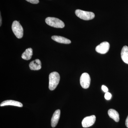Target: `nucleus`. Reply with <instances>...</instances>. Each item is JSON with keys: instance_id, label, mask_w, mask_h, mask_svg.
I'll list each match as a JSON object with an SVG mask.
<instances>
[{"instance_id": "obj_1", "label": "nucleus", "mask_w": 128, "mask_h": 128, "mask_svg": "<svg viewBox=\"0 0 128 128\" xmlns=\"http://www.w3.org/2000/svg\"><path fill=\"white\" fill-rule=\"evenodd\" d=\"M59 74L56 72L50 73L49 76V88L50 90H54L58 84L60 80Z\"/></svg>"}, {"instance_id": "obj_2", "label": "nucleus", "mask_w": 128, "mask_h": 128, "mask_svg": "<svg viewBox=\"0 0 128 128\" xmlns=\"http://www.w3.org/2000/svg\"><path fill=\"white\" fill-rule=\"evenodd\" d=\"M45 22L48 25L54 28H63L65 26L64 22L56 18H47L45 19Z\"/></svg>"}, {"instance_id": "obj_3", "label": "nucleus", "mask_w": 128, "mask_h": 128, "mask_svg": "<svg viewBox=\"0 0 128 128\" xmlns=\"http://www.w3.org/2000/svg\"><path fill=\"white\" fill-rule=\"evenodd\" d=\"M75 14L78 18L85 20H92L95 17V14L93 12L85 11L80 9L76 10Z\"/></svg>"}, {"instance_id": "obj_4", "label": "nucleus", "mask_w": 128, "mask_h": 128, "mask_svg": "<svg viewBox=\"0 0 128 128\" xmlns=\"http://www.w3.org/2000/svg\"><path fill=\"white\" fill-rule=\"evenodd\" d=\"M12 30L16 37L21 38L23 36V29L22 25L17 21H14L12 25Z\"/></svg>"}, {"instance_id": "obj_5", "label": "nucleus", "mask_w": 128, "mask_h": 128, "mask_svg": "<svg viewBox=\"0 0 128 128\" xmlns=\"http://www.w3.org/2000/svg\"><path fill=\"white\" fill-rule=\"evenodd\" d=\"M90 78L88 73H82L80 77V84L82 87L84 89H87L90 84Z\"/></svg>"}, {"instance_id": "obj_6", "label": "nucleus", "mask_w": 128, "mask_h": 128, "mask_svg": "<svg viewBox=\"0 0 128 128\" xmlns=\"http://www.w3.org/2000/svg\"><path fill=\"white\" fill-rule=\"evenodd\" d=\"M110 47L109 43L107 42H104L96 47V50L97 52L104 54L108 52Z\"/></svg>"}, {"instance_id": "obj_7", "label": "nucleus", "mask_w": 128, "mask_h": 128, "mask_svg": "<svg viewBox=\"0 0 128 128\" xmlns=\"http://www.w3.org/2000/svg\"><path fill=\"white\" fill-rule=\"evenodd\" d=\"M96 118V116L94 115L86 117L82 120V127L86 128L92 126L95 123Z\"/></svg>"}, {"instance_id": "obj_8", "label": "nucleus", "mask_w": 128, "mask_h": 128, "mask_svg": "<svg viewBox=\"0 0 128 128\" xmlns=\"http://www.w3.org/2000/svg\"><path fill=\"white\" fill-rule=\"evenodd\" d=\"M60 110H57L53 114L51 120V125L52 128H54L57 125L60 116Z\"/></svg>"}, {"instance_id": "obj_9", "label": "nucleus", "mask_w": 128, "mask_h": 128, "mask_svg": "<svg viewBox=\"0 0 128 128\" xmlns=\"http://www.w3.org/2000/svg\"><path fill=\"white\" fill-rule=\"evenodd\" d=\"M8 105L16 106L19 107H22L23 106V105L21 102L18 101L12 100H7L4 101L0 104V106H8Z\"/></svg>"}, {"instance_id": "obj_10", "label": "nucleus", "mask_w": 128, "mask_h": 128, "mask_svg": "<svg viewBox=\"0 0 128 128\" xmlns=\"http://www.w3.org/2000/svg\"><path fill=\"white\" fill-rule=\"evenodd\" d=\"M30 70H38L41 68V62L40 60L36 59L30 62L29 64Z\"/></svg>"}, {"instance_id": "obj_11", "label": "nucleus", "mask_w": 128, "mask_h": 128, "mask_svg": "<svg viewBox=\"0 0 128 128\" xmlns=\"http://www.w3.org/2000/svg\"><path fill=\"white\" fill-rule=\"evenodd\" d=\"M51 38L53 40L60 43L68 44L71 43V41L70 40L60 36H53Z\"/></svg>"}, {"instance_id": "obj_12", "label": "nucleus", "mask_w": 128, "mask_h": 128, "mask_svg": "<svg viewBox=\"0 0 128 128\" xmlns=\"http://www.w3.org/2000/svg\"><path fill=\"white\" fill-rule=\"evenodd\" d=\"M108 114L110 118L116 122L119 121V114L116 110L113 109H110L108 110Z\"/></svg>"}, {"instance_id": "obj_13", "label": "nucleus", "mask_w": 128, "mask_h": 128, "mask_svg": "<svg viewBox=\"0 0 128 128\" xmlns=\"http://www.w3.org/2000/svg\"><path fill=\"white\" fill-rule=\"evenodd\" d=\"M121 57L123 61L126 64H128V47L124 46L121 52Z\"/></svg>"}, {"instance_id": "obj_14", "label": "nucleus", "mask_w": 128, "mask_h": 128, "mask_svg": "<svg viewBox=\"0 0 128 128\" xmlns=\"http://www.w3.org/2000/svg\"><path fill=\"white\" fill-rule=\"evenodd\" d=\"M33 55V50L31 48H28L22 54V57L23 59L28 60L31 59Z\"/></svg>"}, {"instance_id": "obj_15", "label": "nucleus", "mask_w": 128, "mask_h": 128, "mask_svg": "<svg viewBox=\"0 0 128 128\" xmlns=\"http://www.w3.org/2000/svg\"><path fill=\"white\" fill-rule=\"evenodd\" d=\"M112 94L111 93H110L109 92H107L105 93V98L106 100H109L111 99V98H112Z\"/></svg>"}, {"instance_id": "obj_16", "label": "nucleus", "mask_w": 128, "mask_h": 128, "mask_svg": "<svg viewBox=\"0 0 128 128\" xmlns=\"http://www.w3.org/2000/svg\"><path fill=\"white\" fill-rule=\"evenodd\" d=\"M28 2L33 4H37L39 3V0H26Z\"/></svg>"}, {"instance_id": "obj_17", "label": "nucleus", "mask_w": 128, "mask_h": 128, "mask_svg": "<svg viewBox=\"0 0 128 128\" xmlns=\"http://www.w3.org/2000/svg\"><path fill=\"white\" fill-rule=\"evenodd\" d=\"M102 90L104 92H108V88L105 86L103 85L102 86Z\"/></svg>"}, {"instance_id": "obj_18", "label": "nucleus", "mask_w": 128, "mask_h": 128, "mask_svg": "<svg viewBox=\"0 0 128 128\" xmlns=\"http://www.w3.org/2000/svg\"><path fill=\"white\" fill-rule=\"evenodd\" d=\"M125 124L126 127L128 128V116L126 118V122H125Z\"/></svg>"}, {"instance_id": "obj_19", "label": "nucleus", "mask_w": 128, "mask_h": 128, "mask_svg": "<svg viewBox=\"0 0 128 128\" xmlns=\"http://www.w3.org/2000/svg\"><path fill=\"white\" fill-rule=\"evenodd\" d=\"M0 26H1V25H2V16H1V14H0Z\"/></svg>"}]
</instances>
